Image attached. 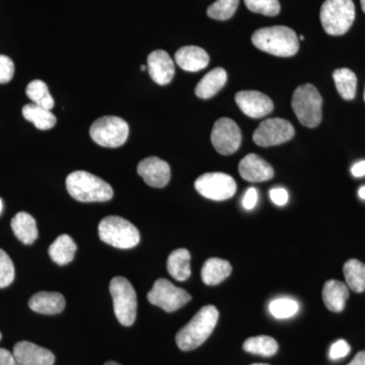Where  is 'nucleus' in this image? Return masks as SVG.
<instances>
[{
    "label": "nucleus",
    "mask_w": 365,
    "mask_h": 365,
    "mask_svg": "<svg viewBox=\"0 0 365 365\" xmlns=\"http://www.w3.org/2000/svg\"><path fill=\"white\" fill-rule=\"evenodd\" d=\"M252 43L261 51L278 57H292L299 50L297 34L284 26L259 29L252 36Z\"/></svg>",
    "instance_id": "1"
},
{
    "label": "nucleus",
    "mask_w": 365,
    "mask_h": 365,
    "mask_svg": "<svg viewBox=\"0 0 365 365\" xmlns=\"http://www.w3.org/2000/svg\"><path fill=\"white\" fill-rule=\"evenodd\" d=\"M217 309L215 306L201 307L193 319L178 332L176 342L182 351H191L203 344L217 324Z\"/></svg>",
    "instance_id": "2"
},
{
    "label": "nucleus",
    "mask_w": 365,
    "mask_h": 365,
    "mask_svg": "<svg viewBox=\"0 0 365 365\" xmlns=\"http://www.w3.org/2000/svg\"><path fill=\"white\" fill-rule=\"evenodd\" d=\"M66 188L72 198L81 202H106L114 195L107 182L85 170L71 173L66 179Z\"/></svg>",
    "instance_id": "3"
},
{
    "label": "nucleus",
    "mask_w": 365,
    "mask_h": 365,
    "mask_svg": "<svg viewBox=\"0 0 365 365\" xmlns=\"http://www.w3.org/2000/svg\"><path fill=\"white\" fill-rule=\"evenodd\" d=\"M319 19L329 35H344L355 20L354 2L352 0H326L322 6Z\"/></svg>",
    "instance_id": "4"
},
{
    "label": "nucleus",
    "mask_w": 365,
    "mask_h": 365,
    "mask_svg": "<svg viewBox=\"0 0 365 365\" xmlns=\"http://www.w3.org/2000/svg\"><path fill=\"white\" fill-rule=\"evenodd\" d=\"M292 106L297 119L304 126L314 128L321 123L323 118V98L319 91L311 83L299 86L295 90Z\"/></svg>",
    "instance_id": "5"
},
{
    "label": "nucleus",
    "mask_w": 365,
    "mask_h": 365,
    "mask_svg": "<svg viewBox=\"0 0 365 365\" xmlns=\"http://www.w3.org/2000/svg\"><path fill=\"white\" fill-rule=\"evenodd\" d=\"M98 235L106 244L118 249H131L140 241L138 230L119 216H108L98 225Z\"/></svg>",
    "instance_id": "6"
},
{
    "label": "nucleus",
    "mask_w": 365,
    "mask_h": 365,
    "mask_svg": "<svg viewBox=\"0 0 365 365\" xmlns=\"http://www.w3.org/2000/svg\"><path fill=\"white\" fill-rule=\"evenodd\" d=\"M110 292L119 323L125 327L133 325L136 319L137 297L131 283L126 278L117 276L110 283Z\"/></svg>",
    "instance_id": "7"
},
{
    "label": "nucleus",
    "mask_w": 365,
    "mask_h": 365,
    "mask_svg": "<svg viewBox=\"0 0 365 365\" xmlns=\"http://www.w3.org/2000/svg\"><path fill=\"white\" fill-rule=\"evenodd\" d=\"M90 134L91 139L98 145L116 148L126 143L129 126L122 118L105 116L93 122Z\"/></svg>",
    "instance_id": "8"
},
{
    "label": "nucleus",
    "mask_w": 365,
    "mask_h": 365,
    "mask_svg": "<svg viewBox=\"0 0 365 365\" xmlns=\"http://www.w3.org/2000/svg\"><path fill=\"white\" fill-rule=\"evenodd\" d=\"M151 304L160 307L167 313H174L191 300V295L185 289L175 287L169 280L160 278L155 281L148 294Z\"/></svg>",
    "instance_id": "9"
},
{
    "label": "nucleus",
    "mask_w": 365,
    "mask_h": 365,
    "mask_svg": "<svg viewBox=\"0 0 365 365\" xmlns=\"http://www.w3.org/2000/svg\"><path fill=\"white\" fill-rule=\"evenodd\" d=\"M195 189L200 195L215 201L227 200L237 192L234 178L223 173H207L198 178Z\"/></svg>",
    "instance_id": "10"
},
{
    "label": "nucleus",
    "mask_w": 365,
    "mask_h": 365,
    "mask_svg": "<svg viewBox=\"0 0 365 365\" xmlns=\"http://www.w3.org/2000/svg\"><path fill=\"white\" fill-rule=\"evenodd\" d=\"M294 128L289 121L281 118L265 120L254 132V143L262 148L279 145L292 140Z\"/></svg>",
    "instance_id": "11"
},
{
    "label": "nucleus",
    "mask_w": 365,
    "mask_h": 365,
    "mask_svg": "<svg viewBox=\"0 0 365 365\" xmlns=\"http://www.w3.org/2000/svg\"><path fill=\"white\" fill-rule=\"evenodd\" d=\"M211 143L220 155H232L241 146V129L234 120L230 118L218 119L211 132Z\"/></svg>",
    "instance_id": "12"
},
{
    "label": "nucleus",
    "mask_w": 365,
    "mask_h": 365,
    "mask_svg": "<svg viewBox=\"0 0 365 365\" xmlns=\"http://www.w3.org/2000/svg\"><path fill=\"white\" fill-rule=\"evenodd\" d=\"M235 100L242 112L254 119L268 116L274 109L272 100L261 91H239Z\"/></svg>",
    "instance_id": "13"
},
{
    "label": "nucleus",
    "mask_w": 365,
    "mask_h": 365,
    "mask_svg": "<svg viewBox=\"0 0 365 365\" xmlns=\"http://www.w3.org/2000/svg\"><path fill=\"white\" fill-rule=\"evenodd\" d=\"M137 173L146 184L153 188H163L167 186L170 179L169 163L155 157L141 160L137 167Z\"/></svg>",
    "instance_id": "14"
},
{
    "label": "nucleus",
    "mask_w": 365,
    "mask_h": 365,
    "mask_svg": "<svg viewBox=\"0 0 365 365\" xmlns=\"http://www.w3.org/2000/svg\"><path fill=\"white\" fill-rule=\"evenodd\" d=\"M13 353L20 365H53L55 362L54 354L50 350L28 341L16 343Z\"/></svg>",
    "instance_id": "15"
},
{
    "label": "nucleus",
    "mask_w": 365,
    "mask_h": 365,
    "mask_svg": "<svg viewBox=\"0 0 365 365\" xmlns=\"http://www.w3.org/2000/svg\"><path fill=\"white\" fill-rule=\"evenodd\" d=\"M148 69L150 78L160 86L169 85L175 76V64L163 50H155L148 55Z\"/></svg>",
    "instance_id": "16"
},
{
    "label": "nucleus",
    "mask_w": 365,
    "mask_h": 365,
    "mask_svg": "<svg viewBox=\"0 0 365 365\" xmlns=\"http://www.w3.org/2000/svg\"><path fill=\"white\" fill-rule=\"evenodd\" d=\"M239 172L242 179L251 182H266L274 177L273 168L255 153H249L242 158Z\"/></svg>",
    "instance_id": "17"
},
{
    "label": "nucleus",
    "mask_w": 365,
    "mask_h": 365,
    "mask_svg": "<svg viewBox=\"0 0 365 365\" xmlns=\"http://www.w3.org/2000/svg\"><path fill=\"white\" fill-rule=\"evenodd\" d=\"M175 60L182 71L197 72L207 67L209 55L202 48L185 46L178 50L175 54Z\"/></svg>",
    "instance_id": "18"
},
{
    "label": "nucleus",
    "mask_w": 365,
    "mask_h": 365,
    "mask_svg": "<svg viewBox=\"0 0 365 365\" xmlns=\"http://www.w3.org/2000/svg\"><path fill=\"white\" fill-rule=\"evenodd\" d=\"M29 307L38 314H57L66 307V299L58 292H41L31 297Z\"/></svg>",
    "instance_id": "19"
},
{
    "label": "nucleus",
    "mask_w": 365,
    "mask_h": 365,
    "mask_svg": "<svg viewBox=\"0 0 365 365\" xmlns=\"http://www.w3.org/2000/svg\"><path fill=\"white\" fill-rule=\"evenodd\" d=\"M348 297H349V289L344 283L337 280H329L324 285V304L331 312L334 313L342 312Z\"/></svg>",
    "instance_id": "20"
},
{
    "label": "nucleus",
    "mask_w": 365,
    "mask_h": 365,
    "mask_svg": "<svg viewBox=\"0 0 365 365\" xmlns=\"http://www.w3.org/2000/svg\"><path fill=\"white\" fill-rule=\"evenodd\" d=\"M227 81V73L222 67L208 72L197 85L195 93L197 97L207 100L215 97Z\"/></svg>",
    "instance_id": "21"
},
{
    "label": "nucleus",
    "mask_w": 365,
    "mask_h": 365,
    "mask_svg": "<svg viewBox=\"0 0 365 365\" xmlns=\"http://www.w3.org/2000/svg\"><path fill=\"white\" fill-rule=\"evenodd\" d=\"M230 262L222 259L210 258L204 263L201 278L205 284L217 285L223 282L232 273Z\"/></svg>",
    "instance_id": "22"
},
{
    "label": "nucleus",
    "mask_w": 365,
    "mask_h": 365,
    "mask_svg": "<svg viewBox=\"0 0 365 365\" xmlns=\"http://www.w3.org/2000/svg\"><path fill=\"white\" fill-rule=\"evenodd\" d=\"M14 235L26 245L33 244L38 237V227L35 218L26 212H19L11 220Z\"/></svg>",
    "instance_id": "23"
},
{
    "label": "nucleus",
    "mask_w": 365,
    "mask_h": 365,
    "mask_svg": "<svg viewBox=\"0 0 365 365\" xmlns=\"http://www.w3.org/2000/svg\"><path fill=\"white\" fill-rule=\"evenodd\" d=\"M76 245L68 235H61L50 246L49 256L59 266L67 265L73 260Z\"/></svg>",
    "instance_id": "24"
},
{
    "label": "nucleus",
    "mask_w": 365,
    "mask_h": 365,
    "mask_svg": "<svg viewBox=\"0 0 365 365\" xmlns=\"http://www.w3.org/2000/svg\"><path fill=\"white\" fill-rule=\"evenodd\" d=\"M190 260H191V255H190L188 250H176L168 258V272L178 281L188 279L190 275H191Z\"/></svg>",
    "instance_id": "25"
},
{
    "label": "nucleus",
    "mask_w": 365,
    "mask_h": 365,
    "mask_svg": "<svg viewBox=\"0 0 365 365\" xmlns=\"http://www.w3.org/2000/svg\"><path fill=\"white\" fill-rule=\"evenodd\" d=\"M23 116L32 122L40 130H49L57 123L56 117L50 110L35 104H28L23 108Z\"/></svg>",
    "instance_id": "26"
},
{
    "label": "nucleus",
    "mask_w": 365,
    "mask_h": 365,
    "mask_svg": "<svg viewBox=\"0 0 365 365\" xmlns=\"http://www.w3.org/2000/svg\"><path fill=\"white\" fill-rule=\"evenodd\" d=\"M346 284L357 294L365 292V265L362 262L351 259L346 262L344 268Z\"/></svg>",
    "instance_id": "27"
},
{
    "label": "nucleus",
    "mask_w": 365,
    "mask_h": 365,
    "mask_svg": "<svg viewBox=\"0 0 365 365\" xmlns=\"http://www.w3.org/2000/svg\"><path fill=\"white\" fill-rule=\"evenodd\" d=\"M333 78L341 97L347 101L353 100L357 90V78L354 72L348 68L336 69Z\"/></svg>",
    "instance_id": "28"
},
{
    "label": "nucleus",
    "mask_w": 365,
    "mask_h": 365,
    "mask_svg": "<svg viewBox=\"0 0 365 365\" xmlns=\"http://www.w3.org/2000/svg\"><path fill=\"white\" fill-rule=\"evenodd\" d=\"M26 96L32 101L33 104L40 106L45 109L50 110L54 108V100H53L49 88L43 81L35 79L31 81L26 86Z\"/></svg>",
    "instance_id": "29"
},
{
    "label": "nucleus",
    "mask_w": 365,
    "mask_h": 365,
    "mask_svg": "<svg viewBox=\"0 0 365 365\" xmlns=\"http://www.w3.org/2000/svg\"><path fill=\"white\" fill-rule=\"evenodd\" d=\"M245 351L264 357H271L278 351L277 341L269 336L252 337L244 343Z\"/></svg>",
    "instance_id": "30"
},
{
    "label": "nucleus",
    "mask_w": 365,
    "mask_h": 365,
    "mask_svg": "<svg viewBox=\"0 0 365 365\" xmlns=\"http://www.w3.org/2000/svg\"><path fill=\"white\" fill-rule=\"evenodd\" d=\"M299 311V304L297 300L290 297H279L269 304V312L274 318L284 319L292 318Z\"/></svg>",
    "instance_id": "31"
},
{
    "label": "nucleus",
    "mask_w": 365,
    "mask_h": 365,
    "mask_svg": "<svg viewBox=\"0 0 365 365\" xmlns=\"http://www.w3.org/2000/svg\"><path fill=\"white\" fill-rule=\"evenodd\" d=\"M240 0H216L207 9L209 18L216 21H227L234 16Z\"/></svg>",
    "instance_id": "32"
},
{
    "label": "nucleus",
    "mask_w": 365,
    "mask_h": 365,
    "mask_svg": "<svg viewBox=\"0 0 365 365\" xmlns=\"http://www.w3.org/2000/svg\"><path fill=\"white\" fill-rule=\"evenodd\" d=\"M249 11L267 16H275L280 13L279 0H245Z\"/></svg>",
    "instance_id": "33"
},
{
    "label": "nucleus",
    "mask_w": 365,
    "mask_h": 365,
    "mask_svg": "<svg viewBox=\"0 0 365 365\" xmlns=\"http://www.w3.org/2000/svg\"><path fill=\"white\" fill-rule=\"evenodd\" d=\"M14 279V266L9 255L0 249V288L9 287Z\"/></svg>",
    "instance_id": "34"
},
{
    "label": "nucleus",
    "mask_w": 365,
    "mask_h": 365,
    "mask_svg": "<svg viewBox=\"0 0 365 365\" xmlns=\"http://www.w3.org/2000/svg\"><path fill=\"white\" fill-rule=\"evenodd\" d=\"M14 74L13 60L6 55H0V83H7L11 81Z\"/></svg>",
    "instance_id": "35"
},
{
    "label": "nucleus",
    "mask_w": 365,
    "mask_h": 365,
    "mask_svg": "<svg viewBox=\"0 0 365 365\" xmlns=\"http://www.w3.org/2000/svg\"><path fill=\"white\" fill-rule=\"evenodd\" d=\"M350 353V346L345 340H338L330 348L329 356L331 359L338 360L344 359Z\"/></svg>",
    "instance_id": "36"
},
{
    "label": "nucleus",
    "mask_w": 365,
    "mask_h": 365,
    "mask_svg": "<svg viewBox=\"0 0 365 365\" xmlns=\"http://www.w3.org/2000/svg\"><path fill=\"white\" fill-rule=\"evenodd\" d=\"M271 200L278 206H283L287 203L288 193L284 188H273L269 192Z\"/></svg>",
    "instance_id": "37"
},
{
    "label": "nucleus",
    "mask_w": 365,
    "mask_h": 365,
    "mask_svg": "<svg viewBox=\"0 0 365 365\" xmlns=\"http://www.w3.org/2000/svg\"><path fill=\"white\" fill-rule=\"evenodd\" d=\"M258 202V191L255 188H249L242 198V206L246 210H252Z\"/></svg>",
    "instance_id": "38"
},
{
    "label": "nucleus",
    "mask_w": 365,
    "mask_h": 365,
    "mask_svg": "<svg viewBox=\"0 0 365 365\" xmlns=\"http://www.w3.org/2000/svg\"><path fill=\"white\" fill-rule=\"evenodd\" d=\"M0 365H20L16 361L14 353L4 348H0Z\"/></svg>",
    "instance_id": "39"
},
{
    "label": "nucleus",
    "mask_w": 365,
    "mask_h": 365,
    "mask_svg": "<svg viewBox=\"0 0 365 365\" xmlns=\"http://www.w3.org/2000/svg\"><path fill=\"white\" fill-rule=\"evenodd\" d=\"M353 176L355 178H361L365 176V160L355 163L351 169Z\"/></svg>",
    "instance_id": "40"
},
{
    "label": "nucleus",
    "mask_w": 365,
    "mask_h": 365,
    "mask_svg": "<svg viewBox=\"0 0 365 365\" xmlns=\"http://www.w3.org/2000/svg\"><path fill=\"white\" fill-rule=\"evenodd\" d=\"M348 365H365V351L357 353L352 361Z\"/></svg>",
    "instance_id": "41"
},
{
    "label": "nucleus",
    "mask_w": 365,
    "mask_h": 365,
    "mask_svg": "<svg viewBox=\"0 0 365 365\" xmlns=\"http://www.w3.org/2000/svg\"><path fill=\"white\" fill-rule=\"evenodd\" d=\"M359 195L360 198L365 200V186H362L361 188L359 189Z\"/></svg>",
    "instance_id": "42"
},
{
    "label": "nucleus",
    "mask_w": 365,
    "mask_h": 365,
    "mask_svg": "<svg viewBox=\"0 0 365 365\" xmlns=\"http://www.w3.org/2000/svg\"><path fill=\"white\" fill-rule=\"evenodd\" d=\"M360 2H361L362 11H364L365 14V0H360Z\"/></svg>",
    "instance_id": "43"
},
{
    "label": "nucleus",
    "mask_w": 365,
    "mask_h": 365,
    "mask_svg": "<svg viewBox=\"0 0 365 365\" xmlns=\"http://www.w3.org/2000/svg\"><path fill=\"white\" fill-rule=\"evenodd\" d=\"M104 365H120V364H117V362H115V361H109V362H107V364H106Z\"/></svg>",
    "instance_id": "44"
},
{
    "label": "nucleus",
    "mask_w": 365,
    "mask_h": 365,
    "mask_svg": "<svg viewBox=\"0 0 365 365\" xmlns=\"http://www.w3.org/2000/svg\"><path fill=\"white\" fill-rule=\"evenodd\" d=\"M140 69H141V71H146V69H148V66H141Z\"/></svg>",
    "instance_id": "45"
},
{
    "label": "nucleus",
    "mask_w": 365,
    "mask_h": 365,
    "mask_svg": "<svg viewBox=\"0 0 365 365\" xmlns=\"http://www.w3.org/2000/svg\"><path fill=\"white\" fill-rule=\"evenodd\" d=\"M1 210H2V201H1V199H0V213H1Z\"/></svg>",
    "instance_id": "46"
},
{
    "label": "nucleus",
    "mask_w": 365,
    "mask_h": 365,
    "mask_svg": "<svg viewBox=\"0 0 365 365\" xmlns=\"http://www.w3.org/2000/svg\"><path fill=\"white\" fill-rule=\"evenodd\" d=\"M299 40L300 41H304V36H300Z\"/></svg>",
    "instance_id": "47"
},
{
    "label": "nucleus",
    "mask_w": 365,
    "mask_h": 365,
    "mask_svg": "<svg viewBox=\"0 0 365 365\" xmlns=\"http://www.w3.org/2000/svg\"><path fill=\"white\" fill-rule=\"evenodd\" d=\"M252 365H268V364H252Z\"/></svg>",
    "instance_id": "48"
},
{
    "label": "nucleus",
    "mask_w": 365,
    "mask_h": 365,
    "mask_svg": "<svg viewBox=\"0 0 365 365\" xmlns=\"http://www.w3.org/2000/svg\"><path fill=\"white\" fill-rule=\"evenodd\" d=\"M0 340H1V333H0Z\"/></svg>",
    "instance_id": "49"
},
{
    "label": "nucleus",
    "mask_w": 365,
    "mask_h": 365,
    "mask_svg": "<svg viewBox=\"0 0 365 365\" xmlns=\"http://www.w3.org/2000/svg\"><path fill=\"white\" fill-rule=\"evenodd\" d=\"M364 101H365V91H364Z\"/></svg>",
    "instance_id": "50"
}]
</instances>
